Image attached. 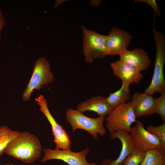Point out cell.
Instances as JSON below:
<instances>
[{
    "label": "cell",
    "mask_w": 165,
    "mask_h": 165,
    "mask_svg": "<svg viewBox=\"0 0 165 165\" xmlns=\"http://www.w3.org/2000/svg\"><path fill=\"white\" fill-rule=\"evenodd\" d=\"M114 75L120 79L122 82L130 84L139 83L143 75L131 66L119 60L110 64Z\"/></svg>",
    "instance_id": "13"
},
{
    "label": "cell",
    "mask_w": 165,
    "mask_h": 165,
    "mask_svg": "<svg viewBox=\"0 0 165 165\" xmlns=\"http://www.w3.org/2000/svg\"><path fill=\"white\" fill-rule=\"evenodd\" d=\"M42 146L38 138L29 132L24 131L9 144L5 153L23 162L30 163L40 157Z\"/></svg>",
    "instance_id": "1"
},
{
    "label": "cell",
    "mask_w": 165,
    "mask_h": 165,
    "mask_svg": "<svg viewBox=\"0 0 165 165\" xmlns=\"http://www.w3.org/2000/svg\"><path fill=\"white\" fill-rule=\"evenodd\" d=\"M132 38L129 33L113 27L105 41L107 55H120L127 50Z\"/></svg>",
    "instance_id": "10"
},
{
    "label": "cell",
    "mask_w": 165,
    "mask_h": 165,
    "mask_svg": "<svg viewBox=\"0 0 165 165\" xmlns=\"http://www.w3.org/2000/svg\"><path fill=\"white\" fill-rule=\"evenodd\" d=\"M77 110L82 113L93 111L99 116L105 117L113 109L108 103L106 97L98 95L81 102L77 107Z\"/></svg>",
    "instance_id": "14"
},
{
    "label": "cell",
    "mask_w": 165,
    "mask_h": 165,
    "mask_svg": "<svg viewBox=\"0 0 165 165\" xmlns=\"http://www.w3.org/2000/svg\"><path fill=\"white\" fill-rule=\"evenodd\" d=\"M154 98L156 113L160 116L163 123H165V93Z\"/></svg>",
    "instance_id": "21"
},
{
    "label": "cell",
    "mask_w": 165,
    "mask_h": 165,
    "mask_svg": "<svg viewBox=\"0 0 165 165\" xmlns=\"http://www.w3.org/2000/svg\"><path fill=\"white\" fill-rule=\"evenodd\" d=\"M40 107L41 111L50 123L54 136L56 149H70L71 141L66 131L58 124L51 114L48 108L46 100L41 94L35 99Z\"/></svg>",
    "instance_id": "7"
},
{
    "label": "cell",
    "mask_w": 165,
    "mask_h": 165,
    "mask_svg": "<svg viewBox=\"0 0 165 165\" xmlns=\"http://www.w3.org/2000/svg\"><path fill=\"white\" fill-rule=\"evenodd\" d=\"M145 152L135 149L123 160L122 165H140L143 161Z\"/></svg>",
    "instance_id": "20"
},
{
    "label": "cell",
    "mask_w": 165,
    "mask_h": 165,
    "mask_svg": "<svg viewBox=\"0 0 165 165\" xmlns=\"http://www.w3.org/2000/svg\"><path fill=\"white\" fill-rule=\"evenodd\" d=\"M83 38V53L86 62H92L96 59H101L107 55L105 41L107 35L98 34L95 31L82 27Z\"/></svg>",
    "instance_id": "5"
},
{
    "label": "cell",
    "mask_w": 165,
    "mask_h": 165,
    "mask_svg": "<svg viewBox=\"0 0 165 165\" xmlns=\"http://www.w3.org/2000/svg\"><path fill=\"white\" fill-rule=\"evenodd\" d=\"M130 133L136 149L145 152L152 149H163L159 140L145 129L140 120L131 127Z\"/></svg>",
    "instance_id": "9"
},
{
    "label": "cell",
    "mask_w": 165,
    "mask_h": 165,
    "mask_svg": "<svg viewBox=\"0 0 165 165\" xmlns=\"http://www.w3.org/2000/svg\"><path fill=\"white\" fill-rule=\"evenodd\" d=\"M130 84L122 82L120 88L112 93L106 97L107 101L113 108L122 104L125 103L131 98L130 85Z\"/></svg>",
    "instance_id": "16"
},
{
    "label": "cell",
    "mask_w": 165,
    "mask_h": 165,
    "mask_svg": "<svg viewBox=\"0 0 165 165\" xmlns=\"http://www.w3.org/2000/svg\"><path fill=\"white\" fill-rule=\"evenodd\" d=\"M131 98L132 107L136 118L156 113L152 95L136 92Z\"/></svg>",
    "instance_id": "11"
},
{
    "label": "cell",
    "mask_w": 165,
    "mask_h": 165,
    "mask_svg": "<svg viewBox=\"0 0 165 165\" xmlns=\"http://www.w3.org/2000/svg\"><path fill=\"white\" fill-rule=\"evenodd\" d=\"M44 155L41 163L51 160H62L68 165H97L96 163H90L86 160V155L90 149L86 148L81 151L75 152L70 149H52L45 148Z\"/></svg>",
    "instance_id": "8"
},
{
    "label": "cell",
    "mask_w": 165,
    "mask_h": 165,
    "mask_svg": "<svg viewBox=\"0 0 165 165\" xmlns=\"http://www.w3.org/2000/svg\"><path fill=\"white\" fill-rule=\"evenodd\" d=\"M4 165H13V164H5Z\"/></svg>",
    "instance_id": "25"
},
{
    "label": "cell",
    "mask_w": 165,
    "mask_h": 165,
    "mask_svg": "<svg viewBox=\"0 0 165 165\" xmlns=\"http://www.w3.org/2000/svg\"><path fill=\"white\" fill-rule=\"evenodd\" d=\"M112 140H119L122 144L121 152L118 157L114 160L111 159L109 165H122L123 160L135 150L130 133L123 130H119L110 134Z\"/></svg>",
    "instance_id": "15"
},
{
    "label": "cell",
    "mask_w": 165,
    "mask_h": 165,
    "mask_svg": "<svg viewBox=\"0 0 165 165\" xmlns=\"http://www.w3.org/2000/svg\"><path fill=\"white\" fill-rule=\"evenodd\" d=\"M65 119L71 126L73 133L77 129L83 130L92 135L96 140H99L98 135L104 136L106 134L103 124L105 117L90 118L77 109L69 108L66 113Z\"/></svg>",
    "instance_id": "3"
},
{
    "label": "cell",
    "mask_w": 165,
    "mask_h": 165,
    "mask_svg": "<svg viewBox=\"0 0 165 165\" xmlns=\"http://www.w3.org/2000/svg\"><path fill=\"white\" fill-rule=\"evenodd\" d=\"M119 56L120 61L139 72L146 70L151 63L147 53L141 49L135 48L132 50H127Z\"/></svg>",
    "instance_id": "12"
},
{
    "label": "cell",
    "mask_w": 165,
    "mask_h": 165,
    "mask_svg": "<svg viewBox=\"0 0 165 165\" xmlns=\"http://www.w3.org/2000/svg\"><path fill=\"white\" fill-rule=\"evenodd\" d=\"M140 165H165V150L161 148L147 150Z\"/></svg>",
    "instance_id": "17"
},
{
    "label": "cell",
    "mask_w": 165,
    "mask_h": 165,
    "mask_svg": "<svg viewBox=\"0 0 165 165\" xmlns=\"http://www.w3.org/2000/svg\"><path fill=\"white\" fill-rule=\"evenodd\" d=\"M54 80L48 61L44 57L39 58L35 62L32 76L23 94V100H29L34 90H39L42 86L50 84Z\"/></svg>",
    "instance_id": "6"
},
{
    "label": "cell",
    "mask_w": 165,
    "mask_h": 165,
    "mask_svg": "<svg viewBox=\"0 0 165 165\" xmlns=\"http://www.w3.org/2000/svg\"><path fill=\"white\" fill-rule=\"evenodd\" d=\"M5 24L6 23L4 20V16L2 13L1 10L0 9V42L1 38V32Z\"/></svg>",
    "instance_id": "23"
},
{
    "label": "cell",
    "mask_w": 165,
    "mask_h": 165,
    "mask_svg": "<svg viewBox=\"0 0 165 165\" xmlns=\"http://www.w3.org/2000/svg\"><path fill=\"white\" fill-rule=\"evenodd\" d=\"M134 2H141L146 3L152 8L154 12L155 15H156L158 16L161 15V13L160 10L157 6L156 1L155 0H136L134 1Z\"/></svg>",
    "instance_id": "22"
},
{
    "label": "cell",
    "mask_w": 165,
    "mask_h": 165,
    "mask_svg": "<svg viewBox=\"0 0 165 165\" xmlns=\"http://www.w3.org/2000/svg\"><path fill=\"white\" fill-rule=\"evenodd\" d=\"M146 129L159 140L163 149L165 150V123L158 126L148 125Z\"/></svg>",
    "instance_id": "19"
},
{
    "label": "cell",
    "mask_w": 165,
    "mask_h": 165,
    "mask_svg": "<svg viewBox=\"0 0 165 165\" xmlns=\"http://www.w3.org/2000/svg\"><path fill=\"white\" fill-rule=\"evenodd\" d=\"M20 132L10 129L6 126L0 127V156L5 153L9 144Z\"/></svg>",
    "instance_id": "18"
},
{
    "label": "cell",
    "mask_w": 165,
    "mask_h": 165,
    "mask_svg": "<svg viewBox=\"0 0 165 165\" xmlns=\"http://www.w3.org/2000/svg\"><path fill=\"white\" fill-rule=\"evenodd\" d=\"M107 116L105 125L110 134L119 130L130 133L132 124L137 121L130 101L114 108Z\"/></svg>",
    "instance_id": "4"
},
{
    "label": "cell",
    "mask_w": 165,
    "mask_h": 165,
    "mask_svg": "<svg viewBox=\"0 0 165 165\" xmlns=\"http://www.w3.org/2000/svg\"><path fill=\"white\" fill-rule=\"evenodd\" d=\"M111 159H104L99 165H109V162Z\"/></svg>",
    "instance_id": "24"
},
{
    "label": "cell",
    "mask_w": 165,
    "mask_h": 165,
    "mask_svg": "<svg viewBox=\"0 0 165 165\" xmlns=\"http://www.w3.org/2000/svg\"><path fill=\"white\" fill-rule=\"evenodd\" d=\"M152 31L156 42L155 66L151 81L145 93L152 95L165 93V80L163 69L165 62V36L156 30L153 21Z\"/></svg>",
    "instance_id": "2"
}]
</instances>
